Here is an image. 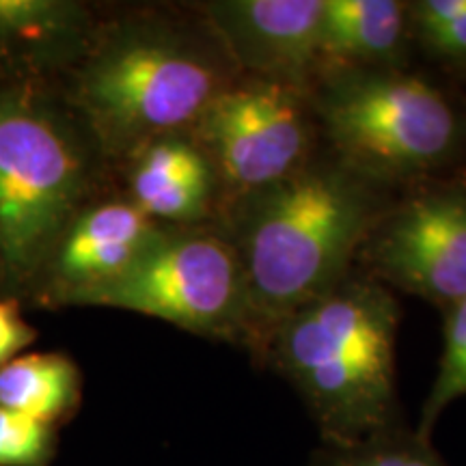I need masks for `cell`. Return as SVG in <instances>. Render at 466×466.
I'll use <instances>...</instances> for the list:
<instances>
[{"instance_id":"10","label":"cell","mask_w":466,"mask_h":466,"mask_svg":"<svg viewBox=\"0 0 466 466\" xmlns=\"http://www.w3.org/2000/svg\"><path fill=\"white\" fill-rule=\"evenodd\" d=\"M162 240L137 206L110 203L74 225L61 253V272L74 283L110 281L137 266Z\"/></svg>"},{"instance_id":"9","label":"cell","mask_w":466,"mask_h":466,"mask_svg":"<svg viewBox=\"0 0 466 466\" xmlns=\"http://www.w3.org/2000/svg\"><path fill=\"white\" fill-rule=\"evenodd\" d=\"M208 14L231 55L259 78L305 86L324 69V0H225Z\"/></svg>"},{"instance_id":"4","label":"cell","mask_w":466,"mask_h":466,"mask_svg":"<svg viewBox=\"0 0 466 466\" xmlns=\"http://www.w3.org/2000/svg\"><path fill=\"white\" fill-rule=\"evenodd\" d=\"M74 299L138 311L195 333H229L244 318L240 255L206 233L162 238L124 275L80 285Z\"/></svg>"},{"instance_id":"12","label":"cell","mask_w":466,"mask_h":466,"mask_svg":"<svg viewBox=\"0 0 466 466\" xmlns=\"http://www.w3.org/2000/svg\"><path fill=\"white\" fill-rule=\"evenodd\" d=\"M137 208L168 220L199 218L212 190L206 156L188 143L165 141L143 156L132 177Z\"/></svg>"},{"instance_id":"18","label":"cell","mask_w":466,"mask_h":466,"mask_svg":"<svg viewBox=\"0 0 466 466\" xmlns=\"http://www.w3.org/2000/svg\"><path fill=\"white\" fill-rule=\"evenodd\" d=\"M33 341V330L20 318L15 302H0V365Z\"/></svg>"},{"instance_id":"14","label":"cell","mask_w":466,"mask_h":466,"mask_svg":"<svg viewBox=\"0 0 466 466\" xmlns=\"http://www.w3.org/2000/svg\"><path fill=\"white\" fill-rule=\"evenodd\" d=\"M313 466H447L430 441L401 425L354 445H324Z\"/></svg>"},{"instance_id":"2","label":"cell","mask_w":466,"mask_h":466,"mask_svg":"<svg viewBox=\"0 0 466 466\" xmlns=\"http://www.w3.org/2000/svg\"><path fill=\"white\" fill-rule=\"evenodd\" d=\"M398 329L393 291L350 275L277 330V363L305 400L324 445H354L400 425Z\"/></svg>"},{"instance_id":"19","label":"cell","mask_w":466,"mask_h":466,"mask_svg":"<svg viewBox=\"0 0 466 466\" xmlns=\"http://www.w3.org/2000/svg\"><path fill=\"white\" fill-rule=\"evenodd\" d=\"M419 39L434 56L447 58V61H466V14L453 20L451 25Z\"/></svg>"},{"instance_id":"8","label":"cell","mask_w":466,"mask_h":466,"mask_svg":"<svg viewBox=\"0 0 466 466\" xmlns=\"http://www.w3.org/2000/svg\"><path fill=\"white\" fill-rule=\"evenodd\" d=\"M218 93L206 58L173 46H137L106 58L86 85L97 113L126 130H168L199 121Z\"/></svg>"},{"instance_id":"17","label":"cell","mask_w":466,"mask_h":466,"mask_svg":"<svg viewBox=\"0 0 466 466\" xmlns=\"http://www.w3.org/2000/svg\"><path fill=\"white\" fill-rule=\"evenodd\" d=\"M56 7L42 0H0V28L14 33H33L55 22Z\"/></svg>"},{"instance_id":"11","label":"cell","mask_w":466,"mask_h":466,"mask_svg":"<svg viewBox=\"0 0 466 466\" xmlns=\"http://www.w3.org/2000/svg\"><path fill=\"white\" fill-rule=\"evenodd\" d=\"M408 26V5L398 0H324V67H400Z\"/></svg>"},{"instance_id":"1","label":"cell","mask_w":466,"mask_h":466,"mask_svg":"<svg viewBox=\"0 0 466 466\" xmlns=\"http://www.w3.org/2000/svg\"><path fill=\"white\" fill-rule=\"evenodd\" d=\"M389 203V188L333 154L258 192L238 253L244 329L272 343L294 313L346 281Z\"/></svg>"},{"instance_id":"15","label":"cell","mask_w":466,"mask_h":466,"mask_svg":"<svg viewBox=\"0 0 466 466\" xmlns=\"http://www.w3.org/2000/svg\"><path fill=\"white\" fill-rule=\"evenodd\" d=\"M442 337L445 341H442L439 376L430 389L415 430L423 441H430L434 425L447 410V406L460 398H466V299L447 309Z\"/></svg>"},{"instance_id":"5","label":"cell","mask_w":466,"mask_h":466,"mask_svg":"<svg viewBox=\"0 0 466 466\" xmlns=\"http://www.w3.org/2000/svg\"><path fill=\"white\" fill-rule=\"evenodd\" d=\"M78 158L46 116L0 102V258L11 272L28 270L72 208Z\"/></svg>"},{"instance_id":"13","label":"cell","mask_w":466,"mask_h":466,"mask_svg":"<svg viewBox=\"0 0 466 466\" xmlns=\"http://www.w3.org/2000/svg\"><path fill=\"white\" fill-rule=\"evenodd\" d=\"M76 395V371L58 354H26L0 367V406L50 423Z\"/></svg>"},{"instance_id":"6","label":"cell","mask_w":466,"mask_h":466,"mask_svg":"<svg viewBox=\"0 0 466 466\" xmlns=\"http://www.w3.org/2000/svg\"><path fill=\"white\" fill-rule=\"evenodd\" d=\"M360 275L451 309L466 299V188H412L391 201L357 258Z\"/></svg>"},{"instance_id":"16","label":"cell","mask_w":466,"mask_h":466,"mask_svg":"<svg viewBox=\"0 0 466 466\" xmlns=\"http://www.w3.org/2000/svg\"><path fill=\"white\" fill-rule=\"evenodd\" d=\"M48 442V423L0 406V466L42 464Z\"/></svg>"},{"instance_id":"3","label":"cell","mask_w":466,"mask_h":466,"mask_svg":"<svg viewBox=\"0 0 466 466\" xmlns=\"http://www.w3.org/2000/svg\"><path fill=\"white\" fill-rule=\"evenodd\" d=\"M313 100L329 154L371 182L415 184L450 162L462 121L447 93L401 67L322 69Z\"/></svg>"},{"instance_id":"7","label":"cell","mask_w":466,"mask_h":466,"mask_svg":"<svg viewBox=\"0 0 466 466\" xmlns=\"http://www.w3.org/2000/svg\"><path fill=\"white\" fill-rule=\"evenodd\" d=\"M305 96V86L270 78L214 96L199 126L227 182L261 192L311 160L313 104Z\"/></svg>"}]
</instances>
